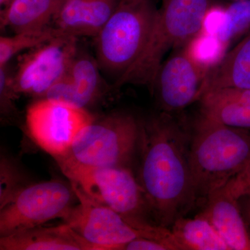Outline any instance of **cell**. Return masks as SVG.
Here are the masks:
<instances>
[{
  "mask_svg": "<svg viewBox=\"0 0 250 250\" xmlns=\"http://www.w3.org/2000/svg\"><path fill=\"white\" fill-rule=\"evenodd\" d=\"M190 139L191 129L167 112L140 120L136 178L154 220L165 228L195 208Z\"/></svg>",
  "mask_w": 250,
  "mask_h": 250,
  "instance_id": "1",
  "label": "cell"
},
{
  "mask_svg": "<svg viewBox=\"0 0 250 250\" xmlns=\"http://www.w3.org/2000/svg\"><path fill=\"white\" fill-rule=\"evenodd\" d=\"M250 161V130L200 116L191 129L190 166L194 206L202 207Z\"/></svg>",
  "mask_w": 250,
  "mask_h": 250,
  "instance_id": "2",
  "label": "cell"
},
{
  "mask_svg": "<svg viewBox=\"0 0 250 250\" xmlns=\"http://www.w3.org/2000/svg\"><path fill=\"white\" fill-rule=\"evenodd\" d=\"M70 182L111 209L115 210L143 238L167 245L170 250L177 241L170 229L158 225L142 187L128 167H88L59 162Z\"/></svg>",
  "mask_w": 250,
  "mask_h": 250,
  "instance_id": "3",
  "label": "cell"
},
{
  "mask_svg": "<svg viewBox=\"0 0 250 250\" xmlns=\"http://www.w3.org/2000/svg\"><path fill=\"white\" fill-rule=\"evenodd\" d=\"M213 2V0H164L142 52L113 87L146 85L152 92L166 54L200 34Z\"/></svg>",
  "mask_w": 250,
  "mask_h": 250,
  "instance_id": "4",
  "label": "cell"
},
{
  "mask_svg": "<svg viewBox=\"0 0 250 250\" xmlns=\"http://www.w3.org/2000/svg\"><path fill=\"white\" fill-rule=\"evenodd\" d=\"M154 0H121L95 38L100 69L116 80L139 57L157 16Z\"/></svg>",
  "mask_w": 250,
  "mask_h": 250,
  "instance_id": "5",
  "label": "cell"
},
{
  "mask_svg": "<svg viewBox=\"0 0 250 250\" xmlns=\"http://www.w3.org/2000/svg\"><path fill=\"white\" fill-rule=\"evenodd\" d=\"M140 120L125 112L94 119L65 155L55 159L88 167H129L137 149Z\"/></svg>",
  "mask_w": 250,
  "mask_h": 250,
  "instance_id": "6",
  "label": "cell"
},
{
  "mask_svg": "<svg viewBox=\"0 0 250 250\" xmlns=\"http://www.w3.org/2000/svg\"><path fill=\"white\" fill-rule=\"evenodd\" d=\"M77 199L71 184L51 180L30 184L0 209V236L37 228L63 219Z\"/></svg>",
  "mask_w": 250,
  "mask_h": 250,
  "instance_id": "7",
  "label": "cell"
},
{
  "mask_svg": "<svg viewBox=\"0 0 250 250\" xmlns=\"http://www.w3.org/2000/svg\"><path fill=\"white\" fill-rule=\"evenodd\" d=\"M76 36L61 34L21 56L13 74L19 96L43 98L67 72L80 48Z\"/></svg>",
  "mask_w": 250,
  "mask_h": 250,
  "instance_id": "8",
  "label": "cell"
},
{
  "mask_svg": "<svg viewBox=\"0 0 250 250\" xmlns=\"http://www.w3.org/2000/svg\"><path fill=\"white\" fill-rule=\"evenodd\" d=\"M94 119L85 108L47 98L31 104L26 113L31 139L54 159L65 155L77 136Z\"/></svg>",
  "mask_w": 250,
  "mask_h": 250,
  "instance_id": "9",
  "label": "cell"
},
{
  "mask_svg": "<svg viewBox=\"0 0 250 250\" xmlns=\"http://www.w3.org/2000/svg\"><path fill=\"white\" fill-rule=\"evenodd\" d=\"M70 183L76 194L77 204L62 220L93 250H122L129 241L142 237L115 210L89 196L77 184Z\"/></svg>",
  "mask_w": 250,
  "mask_h": 250,
  "instance_id": "10",
  "label": "cell"
},
{
  "mask_svg": "<svg viewBox=\"0 0 250 250\" xmlns=\"http://www.w3.org/2000/svg\"><path fill=\"white\" fill-rule=\"evenodd\" d=\"M210 67L188 48L163 62L152 92L163 109L179 111L200 100Z\"/></svg>",
  "mask_w": 250,
  "mask_h": 250,
  "instance_id": "11",
  "label": "cell"
},
{
  "mask_svg": "<svg viewBox=\"0 0 250 250\" xmlns=\"http://www.w3.org/2000/svg\"><path fill=\"white\" fill-rule=\"evenodd\" d=\"M96 59L79 48L64 76L43 98L85 108L97 103L106 90Z\"/></svg>",
  "mask_w": 250,
  "mask_h": 250,
  "instance_id": "12",
  "label": "cell"
},
{
  "mask_svg": "<svg viewBox=\"0 0 250 250\" xmlns=\"http://www.w3.org/2000/svg\"><path fill=\"white\" fill-rule=\"evenodd\" d=\"M121 0H63L52 27L62 34L96 37Z\"/></svg>",
  "mask_w": 250,
  "mask_h": 250,
  "instance_id": "13",
  "label": "cell"
},
{
  "mask_svg": "<svg viewBox=\"0 0 250 250\" xmlns=\"http://www.w3.org/2000/svg\"><path fill=\"white\" fill-rule=\"evenodd\" d=\"M197 215L213 225L231 250H250V232L238 200L225 187L208 197Z\"/></svg>",
  "mask_w": 250,
  "mask_h": 250,
  "instance_id": "14",
  "label": "cell"
},
{
  "mask_svg": "<svg viewBox=\"0 0 250 250\" xmlns=\"http://www.w3.org/2000/svg\"><path fill=\"white\" fill-rule=\"evenodd\" d=\"M1 250H93L69 225L29 229L0 237Z\"/></svg>",
  "mask_w": 250,
  "mask_h": 250,
  "instance_id": "15",
  "label": "cell"
},
{
  "mask_svg": "<svg viewBox=\"0 0 250 250\" xmlns=\"http://www.w3.org/2000/svg\"><path fill=\"white\" fill-rule=\"evenodd\" d=\"M200 100L202 116L226 126L250 130V89L212 90Z\"/></svg>",
  "mask_w": 250,
  "mask_h": 250,
  "instance_id": "16",
  "label": "cell"
},
{
  "mask_svg": "<svg viewBox=\"0 0 250 250\" xmlns=\"http://www.w3.org/2000/svg\"><path fill=\"white\" fill-rule=\"evenodd\" d=\"M225 88L250 89V32L210 67L200 98L208 92Z\"/></svg>",
  "mask_w": 250,
  "mask_h": 250,
  "instance_id": "17",
  "label": "cell"
},
{
  "mask_svg": "<svg viewBox=\"0 0 250 250\" xmlns=\"http://www.w3.org/2000/svg\"><path fill=\"white\" fill-rule=\"evenodd\" d=\"M63 0H14L1 13V29L14 33L42 30L52 27Z\"/></svg>",
  "mask_w": 250,
  "mask_h": 250,
  "instance_id": "18",
  "label": "cell"
},
{
  "mask_svg": "<svg viewBox=\"0 0 250 250\" xmlns=\"http://www.w3.org/2000/svg\"><path fill=\"white\" fill-rule=\"evenodd\" d=\"M181 250H231L205 218L181 217L170 228Z\"/></svg>",
  "mask_w": 250,
  "mask_h": 250,
  "instance_id": "19",
  "label": "cell"
},
{
  "mask_svg": "<svg viewBox=\"0 0 250 250\" xmlns=\"http://www.w3.org/2000/svg\"><path fill=\"white\" fill-rule=\"evenodd\" d=\"M62 33L52 27L42 30L15 33L14 36L0 37V67L7 65L16 54L30 50L52 40Z\"/></svg>",
  "mask_w": 250,
  "mask_h": 250,
  "instance_id": "20",
  "label": "cell"
},
{
  "mask_svg": "<svg viewBox=\"0 0 250 250\" xmlns=\"http://www.w3.org/2000/svg\"><path fill=\"white\" fill-rule=\"evenodd\" d=\"M221 22L213 34L220 51L250 24V0H236L229 6L224 10Z\"/></svg>",
  "mask_w": 250,
  "mask_h": 250,
  "instance_id": "21",
  "label": "cell"
},
{
  "mask_svg": "<svg viewBox=\"0 0 250 250\" xmlns=\"http://www.w3.org/2000/svg\"><path fill=\"white\" fill-rule=\"evenodd\" d=\"M28 186L25 174L14 159L1 153L0 159V209Z\"/></svg>",
  "mask_w": 250,
  "mask_h": 250,
  "instance_id": "22",
  "label": "cell"
},
{
  "mask_svg": "<svg viewBox=\"0 0 250 250\" xmlns=\"http://www.w3.org/2000/svg\"><path fill=\"white\" fill-rule=\"evenodd\" d=\"M7 65L0 67V113L1 120L14 121L18 116L16 101L19 95L15 90L13 74Z\"/></svg>",
  "mask_w": 250,
  "mask_h": 250,
  "instance_id": "23",
  "label": "cell"
},
{
  "mask_svg": "<svg viewBox=\"0 0 250 250\" xmlns=\"http://www.w3.org/2000/svg\"><path fill=\"white\" fill-rule=\"evenodd\" d=\"M225 188L238 200L240 197L250 195V161Z\"/></svg>",
  "mask_w": 250,
  "mask_h": 250,
  "instance_id": "24",
  "label": "cell"
},
{
  "mask_svg": "<svg viewBox=\"0 0 250 250\" xmlns=\"http://www.w3.org/2000/svg\"><path fill=\"white\" fill-rule=\"evenodd\" d=\"M123 250H170L167 245L149 238H135L125 245Z\"/></svg>",
  "mask_w": 250,
  "mask_h": 250,
  "instance_id": "25",
  "label": "cell"
},
{
  "mask_svg": "<svg viewBox=\"0 0 250 250\" xmlns=\"http://www.w3.org/2000/svg\"><path fill=\"white\" fill-rule=\"evenodd\" d=\"M240 208L250 232V195H245L238 199Z\"/></svg>",
  "mask_w": 250,
  "mask_h": 250,
  "instance_id": "26",
  "label": "cell"
},
{
  "mask_svg": "<svg viewBox=\"0 0 250 250\" xmlns=\"http://www.w3.org/2000/svg\"><path fill=\"white\" fill-rule=\"evenodd\" d=\"M14 0H0V6H1V13L8 9Z\"/></svg>",
  "mask_w": 250,
  "mask_h": 250,
  "instance_id": "27",
  "label": "cell"
}]
</instances>
